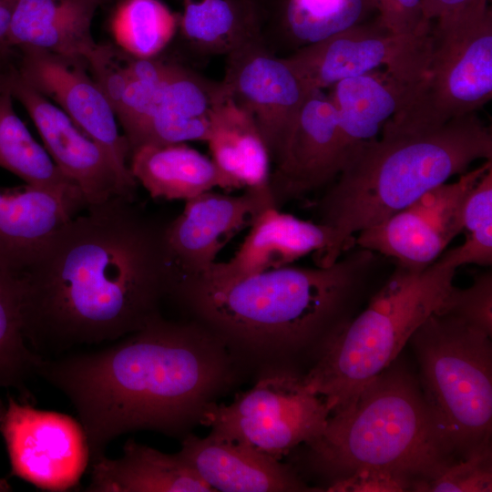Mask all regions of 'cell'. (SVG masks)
<instances>
[{
    "mask_svg": "<svg viewBox=\"0 0 492 492\" xmlns=\"http://www.w3.org/2000/svg\"><path fill=\"white\" fill-rule=\"evenodd\" d=\"M166 224L115 196L60 227L17 280L30 349L54 358L110 343L160 314L172 282Z\"/></svg>",
    "mask_w": 492,
    "mask_h": 492,
    "instance_id": "1",
    "label": "cell"
},
{
    "mask_svg": "<svg viewBox=\"0 0 492 492\" xmlns=\"http://www.w3.org/2000/svg\"><path fill=\"white\" fill-rule=\"evenodd\" d=\"M246 366L198 321L159 314L102 349L41 358L36 376L73 405L91 463L128 432L153 430L183 438L239 384Z\"/></svg>",
    "mask_w": 492,
    "mask_h": 492,
    "instance_id": "2",
    "label": "cell"
},
{
    "mask_svg": "<svg viewBox=\"0 0 492 492\" xmlns=\"http://www.w3.org/2000/svg\"><path fill=\"white\" fill-rule=\"evenodd\" d=\"M384 259L356 246L327 267L287 265L222 282L175 280L169 296L261 369L286 364L351 320Z\"/></svg>",
    "mask_w": 492,
    "mask_h": 492,
    "instance_id": "3",
    "label": "cell"
},
{
    "mask_svg": "<svg viewBox=\"0 0 492 492\" xmlns=\"http://www.w3.org/2000/svg\"><path fill=\"white\" fill-rule=\"evenodd\" d=\"M477 159H492V134L475 113L436 125L390 118L380 138L348 153L336 180L318 201V222L331 230V241L313 253L314 264L332 265L354 246L355 234Z\"/></svg>",
    "mask_w": 492,
    "mask_h": 492,
    "instance_id": "4",
    "label": "cell"
},
{
    "mask_svg": "<svg viewBox=\"0 0 492 492\" xmlns=\"http://www.w3.org/2000/svg\"><path fill=\"white\" fill-rule=\"evenodd\" d=\"M306 446L311 467L333 480L361 467L429 478L456 457L419 380L395 363L330 415L321 435Z\"/></svg>",
    "mask_w": 492,
    "mask_h": 492,
    "instance_id": "5",
    "label": "cell"
},
{
    "mask_svg": "<svg viewBox=\"0 0 492 492\" xmlns=\"http://www.w3.org/2000/svg\"><path fill=\"white\" fill-rule=\"evenodd\" d=\"M457 268L446 251L422 271L395 263L365 309L316 345V359L303 379L330 415L349 405L395 361L415 330L438 310Z\"/></svg>",
    "mask_w": 492,
    "mask_h": 492,
    "instance_id": "6",
    "label": "cell"
},
{
    "mask_svg": "<svg viewBox=\"0 0 492 492\" xmlns=\"http://www.w3.org/2000/svg\"><path fill=\"white\" fill-rule=\"evenodd\" d=\"M409 343L424 395L454 454L463 458L491 446V336L434 313Z\"/></svg>",
    "mask_w": 492,
    "mask_h": 492,
    "instance_id": "7",
    "label": "cell"
},
{
    "mask_svg": "<svg viewBox=\"0 0 492 492\" xmlns=\"http://www.w3.org/2000/svg\"><path fill=\"white\" fill-rule=\"evenodd\" d=\"M425 77L412 102L395 114L422 124H442L475 113L492 97V12L476 0L437 20Z\"/></svg>",
    "mask_w": 492,
    "mask_h": 492,
    "instance_id": "8",
    "label": "cell"
},
{
    "mask_svg": "<svg viewBox=\"0 0 492 492\" xmlns=\"http://www.w3.org/2000/svg\"><path fill=\"white\" fill-rule=\"evenodd\" d=\"M329 416L325 402L307 388L303 374L275 364L261 368L254 385L230 405H212L201 425L216 436L282 460L318 437Z\"/></svg>",
    "mask_w": 492,
    "mask_h": 492,
    "instance_id": "9",
    "label": "cell"
},
{
    "mask_svg": "<svg viewBox=\"0 0 492 492\" xmlns=\"http://www.w3.org/2000/svg\"><path fill=\"white\" fill-rule=\"evenodd\" d=\"M431 49V31L395 34L380 26L356 24L285 58L310 89L322 90L382 68L399 79L419 83L425 77Z\"/></svg>",
    "mask_w": 492,
    "mask_h": 492,
    "instance_id": "10",
    "label": "cell"
},
{
    "mask_svg": "<svg viewBox=\"0 0 492 492\" xmlns=\"http://www.w3.org/2000/svg\"><path fill=\"white\" fill-rule=\"evenodd\" d=\"M0 432L11 475L47 491L77 487L90 464L80 422L57 412L37 410L28 401L8 396Z\"/></svg>",
    "mask_w": 492,
    "mask_h": 492,
    "instance_id": "11",
    "label": "cell"
},
{
    "mask_svg": "<svg viewBox=\"0 0 492 492\" xmlns=\"http://www.w3.org/2000/svg\"><path fill=\"white\" fill-rule=\"evenodd\" d=\"M491 167L492 160H486L462 174L458 180L429 190L404 210L358 232L354 245L391 259L408 270L425 269L463 231L466 198Z\"/></svg>",
    "mask_w": 492,
    "mask_h": 492,
    "instance_id": "12",
    "label": "cell"
},
{
    "mask_svg": "<svg viewBox=\"0 0 492 492\" xmlns=\"http://www.w3.org/2000/svg\"><path fill=\"white\" fill-rule=\"evenodd\" d=\"M0 83L26 110L45 149L63 174L78 187L88 206L115 196L135 200L136 179L124 173L109 153L57 106L30 87L14 64L3 68Z\"/></svg>",
    "mask_w": 492,
    "mask_h": 492,
    "instance_id": "13",
    "label": "cell"
},
{
    "mask_svg": "<svg viewBox=\"0 0 492 492\" xmlns=\"http://www.w3.org/2000/svg\"><path fill=\"white\" fill-rule=\"evenodd\" d=\"M345 149L336 109L322 90L309 95L272 156L270 188L277 208L331 184Z\"/></svg>",
    "mask_w": 492,
    "mask_h": 492,
    "instance_id": "14",
    "label": "cell"
},
{
    "mask_svg": "<svg viewBox=\"0 0 492 492\" xmlns=\"http://www.w3.org/2000/svg\"><path fill=\"white\" fill-rule=\"evenodd\" d=\"M15 65L21 77L58 108L86 135L102 146L119 169H129L130 149L117 117L91 77L87 61L36 47H20ZM133 177V176H132Z\"/></svg>",
    "mask_w": 492,
    "mask_h": 492,
    "instance_id": "15",
    "label": "cell"
},
{
    "mask_svg": "<svg viewBox=\"0 0 492 492\" xmlns=\"http://www.w3.org/2000/svg\"><path fill=\"white\" fill-rule=\"evenodd\" d=\"M268 207H276L271 198L247 190L237 196L210 190L186 200L164 231L172 282L209 271L228 242Z\"/></svg>",
    "mask_w": 492,
    "mask_h": 492,
    "instance_id": "16",
    "label": "cell"
},
{
    "mask_svg": "<svg viewBox=\"0 0 492 492\" xmlns=\"http://www.w3.org/2000/svg\"><path fill=\"white\" fill-rule=\"evenodd\" d=\"M222 83L256 121L271 159L311 93L285 57L270 52L261 36L228 55Z\"/></svg>",
    "mask_w": 492,
    "mask_h": 492,
    "instance_id": "17",
    "label": "cell"
},
{
    "mask_svg": "<svg viewBox=\"0 0 492 492\" xmlns=\"http://www.w3.org/2000/svg\"><path fill=\"white\" fill-rule=\"evenodd\" d=\"M87 207L77 186L0 187V275L19 280L49 238Z\"/></svg>",
    "mask_w": 492,
    "mask_h": 492,
    "instance_id": "18",
    "label": "cell"
},
{
    "mask_svg": "<svg viewBox=\"0 0 492 492\" xmlns=\"http://www.w3.org/2000/svg\"><path fill=\"white\" fill-rule=\"evenodd\" d=\"M181 440L183 458L215 492L313 491L294 469L247 444L212 434Z\"/></svg>",
    "mask_w": 492,
    "mask_h": 492,
    "instance_id": "19",
    "label": "cell"
},
{
    "mask_svg": "<svg viewBox=\"0 0 492 492\" xmlns=\"http://www.w3.org/2000/svg\"><path fill=\"white\" fill-rule=\"evenodd\" d=\"M330 241L327 226L268 207L255 218L231 259L216 261L202 275L190 278L222 282L278 269L325 249Z\"/></svg>",
    "mask_w": 492,
    "mask_h": 492,
    "instance_id": "20",
    "label": "cell"
},
{
    "mask_svg": "<svg viewBox=\"0 0 492 492\" xmlns=\"http://www.w3.org/2000/svg\"><path fill=\"white\" fill-rule=\"evenodd\" d=\"M228 95L222 82L209 81L171 64L150 114L128 138L130 153L148 144L206 142L210 116Z\"/></svg>",
    "mask_w": 492,
    "mask_h": 492,
    "instance_id": "21",
    "label": "cell"
},
{
    "mask_svg": "<svg viewBox=\"0 0 492 492\" xmlns=\"http://www.w3.org/2000/svg\"><path fill=\"white\" fill-rule=\"evenodd\" d=\"M109 0H17L9 44L45 49L86 60L97 45L92 36L94 15Z\"/></svg>",
    "mask_w": 492,
    "mask_h": 492,
    "instance_id": "22",
    "label": "cell"
},
{
    "mask_svg": "<svg viewBox=\"0 0 492 492\" xmlns=\"http://www.w3.org/2000/svg\"><path fill=\"white\" fill-rule=\"evenodd\" d=\"M210 123L206 142L211 159L232 190L243 189L272 199V159L253 117L229 94L212 110Z\"/></svg>",
    "mask_w": 492,
    "mask_h": 492,
    "instance_id": "23",
    "label": "cell"
},
{
    "mask_svg": "<svg viewBox=\"0 0 492 492\" xmlns=\"http://www.w3.org/2000/svg\"><path fill=\"white\" fill-rule=\"evenodd\" d=\"M85 491L91 492H215L179 452L166 454L128 440L117 459L106 456L90 463Z\"/></svg>",
    "mask_w": 492,
    "mask_h": 492,
    "instance_id": "24",
    "label": "cell"
},
{
    "mask_svg": "<svg viewBox=\"0 0 492 492\" xmlns=\"http://www.w3.org/2000/svg\"><path fill=\"white\" fill-rule=\"evenodd\" d=\"M421 82L374 70L331 87L328 97L337 112L345 159L354 147L377 138L385 122L413 100Z\"/></svg>",
    "mask_w": 492,
    "mask_h": 492,
    "instance_id": "25",
    "label": "cell"
},
{
    "mask_svg": "<svg viewBox=\"0 0 492 492\" xmlns=\"http://www.w3.org/2000/svg\"><path fill=\"white\" fill-rule=\"evenodd\" d=\"M129 169L153 199L186 200L214 188L232 191L212 159L186 143L138 147Z\"/></svg>",
    "mask_w": 492,
    "mask_h": 492,
    "instance_id": "26",
    "label": "cell"
},
{
    "mask_svg": "<svg viewBox=\"0 0 492 492\" xmlns=\"http://www.w3.org/2000/svg\"><path fill=\"white\" fill-rule=\"evenodd\" d=\"M179 27L193 46L209 54L229 55L261 36L252 12L233 0H188Z\"/></svg>",
    "mask_w": 492,
    "mask_h": 492,
    "instance_id": "27",
    "label": "cell"
},
{
    "mask_svg": "<svg viewBox=\"0 0 492 492\" xmlns=\"http://www.w3.org/2000/svg\"><path fill=\"white\" fill-rule=\"evenodd\" d=\"M13 100L9 90L0 83V168L34 187L77 186L57 168L45 147L33 138L16 115Z\"/></svg>",
    "mask_w": 492,
    "mask_h": 492,
    "instance_id": "28",
    "label": "cell"
},
{
    "mask_svg": "<svg viewBox=\"0 0 492 492\" xmlns=\"http://www.w3.org/2000/svg\"><path fill=\"white\" fill-rule=\"evenodd\" d=\"M179 16L160 0H121L110 21L118 47L136 58H151L171 41Z\"/></svg>",
    "mask_w": 492,
    "mask_h": 492,
    "instance_id": "29",
    "label": "cell"
},
{
    "mask_svg": "<svg viewBox=\"0 0 492 492\" xmlns=\"http://www.w3.org/2000/svg\"><path fill=\"white\" fill-rule=\"evenodd\" d=\"M41 358L25 338L19 283L0 275V387L15 388L28 401L26 383L36 376Z\"/></svg>",
    "mask_w": 492,
    "mask_h": 492,
    "instance_id": "30",
    "label": "cell"
},
{
    "mask_svg": "<svg viewBox=\"0 0 492 492\" xmlns=\"http://www.w3.org/2000/svg\"><path fill=\"white\" fill-rule=\"evenodd\" d=\"M370 0H289L285 11L288 31L306 45L356 25Z\"/></svg>",
    "mask_w": 492,
    "mask_h": 492,
    "instance_id": "31",
    "label": "cell"
},
{
    "mask_svg": "<svg viewBox=\"0 0 492 492\" xmlns=\"http://www.w3.org/2000/svg\"><path fill=\"white\" fill-rule=\"evenodd\" d=\"M465 241L449 251L452 261L491 266L492 263V167L488 169L468 192L462 209Z\"/></svg>",
    "mask_w": 492,
    "mask_h": 492,
    "instance_id": "32",
    "label": "cell"
},
{
    "mask_svg": "<svg viewBox=\"0 0 492 492\" xmlns=\"http://www.w3.org/2000/svg\"><path fill=\"white\" fill-rule=\"evenodd\" d=\"M411 491L491 492V446L451 461L429 478L413 480Z\"/></svg>",
    "mask_w": 492,
    "mask_h": 492,
    "instance_id": "33",
    "label": "cell"
},
{
    "mask_svg": "<svg viewBox=\"0 0 492 492\" xmlns=\"http://www.w3.org/2000/svg\"><path fill=\"white\" fill-rule=\"evenodd\" d=\"M492 335V272H482L465 289L453 286L436 312Z\"/></svg>",
    "mask_w": 492,
    "mask_h": 492,
    "instance_id": "34",
    "label": "cell"
},
{
    "mask_svg": "<svg viewBox=\"0 0 492 492\" xmlns=\"http://www.w3.org/2000/svg\"><path fill=\"white\" fill-rule=\"evenodd\" d=\"M410 478L388 470L361 467L345 477L333 480L331 492H404L411 491Z\"/></svg>",
    "mask_w": 492,
    "mask_h": 492,
    "instance_id": "35",
    "label": "cell"
},
{
    "mask_svg": "<svg viewBox=\"0 0 492 492\" xmlns=\"http://www.w3.org/2000/svg\"><path fill=\"white\" fill-rule=\"evenodd\" d=\"M380 13L379 26L395 34H425L431 31L425 18L422 0H370Z\"/></svg>",
    "mask_w": 492,
    "mask_h": 492,
    "instance_id": "36",
    "label": "cell"
},
{
    "mask_svg": "<svg viewBox=\"0 0 492 492\" xmlns=\"http://www.w3.org/2000/svg\"><path fill=\"white\" fill-rule=\"evenodd\" d=\"M476 0H422L425 18L430 23L465 9Z\"/></svg>",
    "mask_w": 492,
    "mask_h": 492,
    "instance_id": "37",
    "label": "cell"
},
{
    "mask_svg": "<svg viewBox=\"0 0 492 492\" xmlns=\"http://www.w3.org/2000/svg\"><path fill=\"white\" fill-rule=\"evenodd\" d=\"M5 406L6 405H5L3 401L0 399V425L4 417ZM9 489H10V487L6 483L5 479H0V491H7Z\"/></svg>",
    "mask_w": 492,
    "mask_h": 492,
    "instance_id": "38",
    "label": "cell"
},
{
    "mask_svg": "<svg viewBox=\"0 0 492 492\" xmlns=\"http://www.w3.org/2000/svg\"><path fill=\"white\" fill-rule=\"evenodd\" d=\"M3 67H4L0 64V74H1V72H2V70H3Z\"/></svg>",
    "mask_w": 492,
    "mask_h": 492,
    "instance_id": "39",
    "label": "cell"
},
{
    "mask_svg": "<svg viewBox=\"0 0 492 492\" xmlns=\"http://www.w3.org/2000/svg\"><path fill=\"white\" fill-rule=\"evenodd\" d=\"M184 2L188 1V0H183Z\"/></svg>",
    "mask_w": 492,
    "mask_h": 492,
    "instance_id": "40",
    "label": "cell"
}]
</instances>
